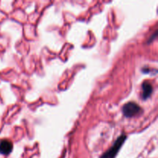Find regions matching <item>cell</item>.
<instances>
[{"label": "cell", "mask_w": 158, "mask_h": 158, "mask_svg": "<svg viewBox=\"0 0 158 158\" xmlns=\"http://www.w3.org/2000/svg\"><path fill=\"white\" fill-rule=\"evenodd\" d=\"M127 138V137L126 134H123L122 135H120L116 140V141L114 142L113 146L109 150H107L100 158H115L119 151H120V150L121 149L122 146L123 145Z\"/></svg>", "instance_id": "1"}, {"label": "cell", "mask_w": 158, "mask_h": 158, "mask_svg": "<svg viewBox=\"0 0 158 158\" xmlns=\"http://www.w3.org/2000/svg\"><path fill=\"white\" fill-rule=\"evenodd\" d=\"M122 112L125 117L131 118V117H137L143 114V109L134 102H128L123 105L122 108Z\"/></svg>", "instance_id": "2"}, {"label": "cell", "mask_w": 158, "mask_h": 158, "mask_svg": "<svg viewBox=\"0 0 158 158\" xmlns=\"http://www.w3.org/2000/svg\"><path fill=\"white\" fill-rule=\"evenodd\" d=\"M153 90H154V88H153L151 82H149L148 80L143 81V83H142V99L143 100H146L150 98L151 96L152 95Z\"/></svg>", "instance_id": "3"}, {"label": "cell", "mask_w": 158, "mask_h": 158, "mask_svg": "<svg viewBox=\"0 0 158 158\" xmlns=\"http://www.w3.org/2000/svg\"><path fill=\"white\" fill-rule=\"evenodd\" d=\"M13 150V144L9 140H2L0 141V154L3 155H9Z\"/></svg>", "instance_id": "4"}, {"label": "cell", "mask_w": 158, "mask_h": 158, "mask_svg": "<svg viewBox=\"0 0 158 158\" xmlns=\"http://www.w3.org/2000/svg\"><path fill=\"white\" fill-rule=\"evenodd\" d=\"M157 31H156V32H154V36H151V38H150L149 40H148V44H149V43H151V41H154V39H156V37H157Z\"/></svg>", "instance_id": "5"}]
</instances>
